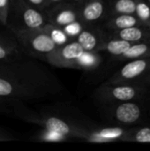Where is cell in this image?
I'll return each instance as SVG.
<instances>
[{
  "label": "cell",
  "instance_id": "277c9868",
  "mask_svg": "<svg viewBox=\"0 0 150 151\" xmlns=\"http://www.w3.org/2000/svg\"><path fill=\"white\" fill-rule=\"evenodd\" d=\"M84 50L75 40H71L65 44L58 45L54 50L45 56L46 60L54 66L63 68H73L77 59Z\"/></svg>",
  "mask_w": 150,
  "mask_h": 151
},
{
  "label": "cell",
  "instance_id": "603a6c76",
  "mask_svg": "<svg viewBox=\"0 0 150 151\" xmlns=\"http://www.w3.org/2000/svg\"><path fill=\"white\" fill-rule=\"evenodd\" d=\"M83 24L78 20V21H75V22H72L65 27H63L64 31L65 32V34L67 35V36L71 39V40H73L76 38V36L80 34V32L82 30L83 28Z\"/></svg>",
  "mask_w": 150,
  "mask_h": 151
},
{
  "label": "cell",
  "instance_id": "30bf717a",
  "mask_svg": "<svg viewBox=\"0 0 150 151\" xmlns=\"http://www.w3.org/2000/svg\"><path fill=\"white\" fill-rule=\"evenodd\" d=\"M128 129L120 127H102L92 131H88L83 139L89 142L109 143L116 142H125Z\"/></svg>",
  "mask_w": 150,
  "mask_h": 151
},
{
  "label": "cell",
  "instance_id": "8fae6325",
  "mask_svg": "<svg viewBox=\"0 0 150 151\" xmlns=\"http://www.w3.org/2000/svg\"><path fill=\"white\" fill-rule=\"evenodd\" d=\"M17 3L25 27L41 28L48 23L47 15L42 10L27 4L23 0H17Z\"/></svg>",
  "mask_w": 150,
  "mask_h": 151
},
{
  "label": "cell",
  "instance_id": "6da1fadb",
  "mask_svg": "<svg viewBox=\"0 0 150 151\" xmlns=\"http://www.w3.org/2000/svg\"><path fill=\"white\" fill-rule=\"evenodd\" d=\"M150 92V86L128 82H106L95 92V96L102 103L111 105L115 104L141 101Z\"/></svg>",
  "mask_w": 150,
  "mask_h": 151
},
{
  "label": "cell",
  "instance_id": "f546056e",
  "mask_svg": "<svg viewBox=\"0 0 150 151\" xmlns=\"http://www.w3.org/2000/svg\"><path fill=\"white\" fill-rule=\"evenodd\" d=\"M146 1H147V2H148V3L150 4V0H146Z\"/></svg>",
  "mask_w": 150,
  "mask_h": 151
},
{
  "label": "cell",
  "instance_id": "52a82bcc",
  "mask_svg": "<svg viewBox=\"0 0 150 151\" xmlns=\"http://www.w3.org/2000/svg\"><path fill=\"white\" fill-rule=\"evenodd\" d=\"M48 23L64 27L79 20V4L73 2H62L47 10Z\"/></svg>",
  "mask_w": 150,
  "mask_h": 151
},
{
  "label": "cell",
  "instance_id": "5b68a950",
  "mask_svg": "<svg viewBox=\"0 0 150 151\" xmlns=\"http://www.w3.org/2000/svg\"><path fill=\"white\" fill-rule=\"evenodd\" d=\"M139 102L141 101H130L110 105L111 118L122 125H133L141 121L145 117L146 109Z\"/></svg>",
  "mask_w": 150,
  "mask_h": 151
},
{
  "label": "cell",
  "instance_id": "83f0119b",
  "mask_svg": "<svg viewBox=\"0 0 150 151\" xmlns=\"http://www.w3.org/2000/svg\"><path fill=\"white\" fill-rule=\"evenodd\" d=\"M11 139H12V138H11V136H10L8 134L4 133V132H3V131H0V142L10 141V140H11Z\"/></svg>",
  "mask_w": 150,
  "mask_h": 151
},
{
  "label": "cell",
  "instance_id": "f1b7e54d",
  "mask_svg": "<svg viewBox=\"0 0 150 151\" xmlns=\"http://www.w3.org/2000/svg\"><path fill=\"white\" fill-rule=\"evenodd\" d=\"M87 0H73V3H76V4H81L83 2H85Z\"/></svg>",
  "mask_w": 150,
  "mask_h": 151
},
{
  "label": "cell",
  "instance_id": "3957f363",
  "mask_svg": "<svg viewBox=\"0 0 150 151\" xmlns=\"http://www.w3.org/2000/svg\"><path fill=\"white\" fill-rule=\"evenodd\" d=\"M107 82H128L150 86V57L127 61Z\"/></svg>",
  "mask_w": 150,
  "mask_h": 151
},
{
  "label": "cell",
  "instance_id": "9a60e30c",
  "mask_svg": "<svg viewBox=\"0 0 150 151\" xmlns=\"http://www.w3.org/2000/svg\"><path fill=\"white\" fill-rule=\"evenodd\" d=\"M33 93L24 87L19 85L15 81L0 76V96L8 97H30Z\"/></svg>",
  "mask_w": 150,
  "mask_h": 151
},
{
  "label": "cell",
  "instance_id": "8992f818",
  "mask_svg": "<svg viewBox=\"0 0 150 151\" xmlns=\"http://www.w3.org/2000/svg\"><path fill=\"white\" fill-rule=\"evenodd\" d=\"M79 4V20L83 25H93L109 16L108 0H87Z\"/></svg>",
  "mask_w": 150,
  "mask_h": 151
},
{
  "label": "cell",
  "instance_id": "7402d4cb",
  "mask_svg": "<svg viewBox=\"0 0 150 151\" xmlns=\"http://www.w3.org/2000/svg\"><path fill=\"white\" fill-rule=\"evenodd\" d=\"M134 15L144 26L150 27V4L146 0H136Z\"/></svg>",
  "mask_w": 150,
  "mask_h": 151
},
{
  "label": "cell",
  "instance_id": "e0dca14e",
  "mask_svg": "<svg viewBox=\"0 0 150 151\" xmlns=\"http://www.w3.org/2000/svg\"><path fill=\"white\" fill-rule=\"evenodd\" d=\"M102 62V58L99 52H91V51H83L80 57L77 59L74 69H82V70H93L97 68Z\"/></svg>",
  "mask_w": 150,
  "mask_h": 151
},
{
  "label": "cell",
  "instance_id": "d4e9b609",
  "mask_svg": "<svg viewBox=\"0 0 150 151\" xmlns=\"http://www.w3.org/2000/svg\"><path fill=\"white\" fill-rule=\"evenodd\" d=\"M42 138L43 141H46V142H61V141L65 140V136L58 134L51 131H48V130H45L43 132Z\"/></svg>",
  "mask_w": 150,
  "mask_h": 151
},
{
  "label": "cell",
  "instance_id": "ffe728a7",
  "mask_svg": "<svg viewBox=\"0 0 150 151\" xmlns=\"http://www.w3.org/2000/svg\"><path fill=\"white\" fill-rule=\"evenodd\" d=\"M19 55V50L15 42L0 36V61L14 59Z\"/></svg>",
  "mask_w": 150,
  "mask_h": 151
},
{
  "label": "cell",
  "instance_id": "d6986e66",
  "mask_svg": "<svg viewBox=\"0 0 150 151\" xmlns=\"http://www.w3.org/2000/svg\"><path fill=\"white\" fill-rule=\"evenodd\" d=\"M125 142L150 143V127H145L128 129Z\"/></svg>",
  "mask_w": 150,
  "mask_h": 151
},
{
  "label": "cell",
  "instance_id": "ba28073f",
  "mask_svg": "<svg viewBox=\"0 0 150 151\" xmlns=\"http://www.w3.org/2000/svg\"><path fill=\"white\" fill-rule=\"evenodd\" d=\"M27 120L42 127L45 130L57 133L65 137L74 136V137H79V138H84L86 131H87L85 129H80L75 127L70 126L65 120L59 118H56V117H49L46 119L44 118L42 119V118H35L34 116V117H28Z\"/></svg>",
  "mask_w": 150,
  "mask_h": 151
},
{
  "label": "cell",
  "instance_id": "4316f807",
  "mask_svg": "<svg viewBox=\"0 0 150 151\" xmlns=\"http://www.w3.org/2000/svg\"><path fill=\"white\" fill-rule=\"evenodd\" d=\"M62 2H64V0H47V4H46V9L45 10H49L59 4H61Z\"/></svg>",
  "mask_w": 150,
  "mask_h": 151
},
{
  "label": "cell",
  "instance_id": "7a4b0ae2",
  "mask_svg": "<svg viewBox=\"0 0 150 151\" xmlns=\"http://www.w3.org/2000/svg\"><path fill=\"white\" fill-rule=\"evenodd\" d=\"M17 41L29 52L44 57L54 50L57 45L45 30L41 28L11 27Z\"/></svg>",
  "mask_w": 150,
  "mask_h": 151
},
{
  "label": "cell",
  "instance_id": "5bb4252c",
  "mask_svg": "<svg viewBox=\"0 0 150 151\" xmlns=\"http://www.w3.org/2000/svg\"><path fill=\"white\" fill-rule=\"evenodd\" d=\"M133 43V42L126 40L111 37L106 34V36L100 48V52H107L114 58H116L125 53L132 46Z\"/></svg>",
  "mask_w": 150,
  "mask_h": 151
},
{
  "label": "cell",
  "instance_id": "9c48e42d",
  "mask_svg": "<svg viewBox=\"0 0 150 151\" xmlns=\"http://www.w3.org/2000/svg\"><path fill=\"white\" fill-rule=\"evenodd\" d=\"M105 36V31L96 27H93V25H84L75 40L80 44L85 51L100 53V48Z\"/></svg>",
  "mask_w": 150,
  "mask_h": 151
},
{
  "label": "cell",
  "instance_id": "7c38bea8",
  "mask_svg": "<svg viewBox=\"0 0 150 151\" xmlns=\"http://www.w3.org/2000/svg\"><path fill=\"white\" fill-rule=\"evenodd\" d=\"M107 35L126 40L131 42H138L150 39V27L146 26H134L117 31L106 32Z\"/></svg>",
  "mask_w": 150,
  "mask_h": 151
},
{
  "label": "cell",
  "instance_id": "4dcf8cb0",
  "mask_svg": "<svg viewBox=\"0 0 150 151\" xmlns=\"http://www.w3.org/2000/svg\"><path fill=\"white\" fill-rule=\"evenodd\" d=\"M70 1H72V2H73V0H70Z\"/></svg>",
  "mask_w": 150,
  "mask_h": 151
},
{
  "label": "cell",
  "instance_id": "cb8c5ba5",
  "mask_svg": "<svg viewBox=\"0 0 150 151\" xmlns=\"http://www.w3.org/2000/svg\"><path fill=\"white\" fill-rule=\"evenodd\" d=\"M10 11V0H0V24L6 26Z\"/></svg>",
  "mask_w": 150,
  "mask_h": 151
},
{
  "label": "cell",
  "instance_id": "484cf974",
  "mask_svg": "<svg viewBox=\"0 0 150 151\" xmlns=\"http://www.w3.org/2000/svg\"><path fill=\"white\" fill-rule=\"evenodd\" d=\"M25 3H27V4L34 6L39 10H45L46 9V4H47V0H23Z\"/></svg>",
  "mask_w": 150,
  "mask_h": 151
},
{
  "label": "cell",
  "instance_id": "2e32d148",
  "mask_svg": "<svg viewBox=\"0 0 150 151\" xmlns=\"http://www.w3.org/2000/svg\"><path fill=\"white\" fill-rule=\"evenodd\" d=\"M150 57V39L133 42L132 46L122 55L116 58L118 61H130L137 58Z\"/></svg>",
  "mask_w": 150,
  "mask_h": 151
},
{
  "label": "cell",
  "instance_id": "4fadbf2b",
  "mask_svg": "<svg viewBox=\"0 0 150 151\" xmlns=\"http://www.w3.org/2000/svg\"><path fill=\"white\" fill-rule=\"evenodd\" d=\"M134 26H144L134 14H116L105 19L104 27L106 32L117 31Z\"/></svg>",
  "mask_w": 150,
  "mask_h": 151
},
{
  "label": "cell",
  "instance_id": "44dd1931",
  "mask_svg": "<svg viewBox=\"0 0 150 151\" xmlns=\"http://www.w3.org/2000/svg\"><path fill=\"white\" fill-rule=\"evenodd\" d=\"M42 28L45 30V32L50 35V37L53 40V42L57 45H62L71 41V39L67 36V35L64 31L63 27H57L50 23H47Z\"/></svg>",
  "mask_w": 150,
  "mask_h": 151
},
{
  "label": "cell",
  "instance_id": "ac0fdd59",
  "mask_svg": "<svg viewBox=\"0 0 150 151\" xmlns=\"http://www.w3.org/2000/svg\"><path fill=\"white\" fill-rule=\"evenodd\" d=\"M108 4L109 16L116 14H134L136 0H108Z\"/></svg>",
  "mask_w": 150,
  "mask_h": 151
}]
</instances>
